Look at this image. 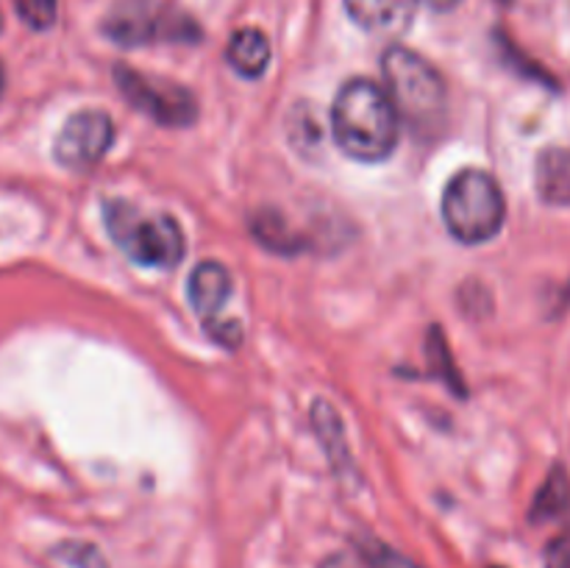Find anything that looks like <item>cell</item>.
<instances>
[{"instance_id":"e0dca14e","label":"cell","mask_w":570,"mask_h":568,"mask_svg":"<svg viewBox=\"0 0 570 568\" xmlns=\"http://www.w3.org/2000/svg\"><path fill=\"white\" fill-rule=\"evenodd\" d=\"M365 557L371 568H421L415 560H410V557L401 555V551L390 549V546L379 543V540H373V543L367 546Z\"/></svg>"},{"instance_id":"8fae6325","label":"cell","mask_w":570,"mask_h":568,"mask_svg":"<svg viewBox=\"0 0 570 568\" xmlns=\"http://www.w3.org/2000/svg\"><path fill=\"white\" fill-rule=\"evenodd\" d=\"M228 65L245 78H259L271 65V42L259 28H239L228 42Z\"/></svg>"},{"instance_id":"7402d4cb","label":"cell","mask_w":570,"mask_h":568,"mask_svg":"<svg viewBox=\"0 0 570 568\" xmlns=\"http://www.w3.org/2000/svg\"><path fill=\"white\" fill-rule=\"evenodd\" d=\"M0 28H3V17H0Z\"/></svg>"},{"instance_id":"d6986e66","label":"cell","mask_w":570,"mask_h":568,"mask_svg":"<svg viewBox=\"0 0 570 568\" xmlns=\"http://www.w3.org/2000/svg\"><path fill=\"white\" fill-rule=\"evenodd\" d=\"M321 568H354V562H351L345 555H334L328 557V560H323Z\"/></svg>"},{"instance_id":"ac0fdd59","label":"cell","mask_w":570,"mask_h":568,"mask_svg":"<svg viewBox=\"0 0 570 568\" xmlns=\"http://www.w3.org/2000/svg\"><path fill=\"white\" fill-rule=\"evenodd\" d=\"M546 568H570V532H562L546 549Z\"/></svg>"},{"instance_id":"3957f363","label":"cell","mask_w":570,"mask_h":568,"mask_svg":"<svg viewBox=\"0 0 570 568\" xmlns=\"http://www.w3.org/2000/svg\"><path fill=\"white\" fill-rule=\"evenodd\" d=\"M507 217L504 193L490 173L460 170L443 193V221L451 237L465 245H482L501 232Z\"/></svg>"},{"instance_id":"277c9868","label":"cell","mask_w":570,"mask_h":568,"mask_svg":"<svg viewBox=\"0 0 570 568\" xmlns=\"http://www.w3.org/2000/svg\"><path fill=\"white\" fill-rule=\"evenodd\" d=\"M382 70L390 100L401 117H406L415 126L438 120L445 106V84L443 76L423 56L395 45L384 53Z\"/></svg>"},{"instance_id":"7a4b0ae2","label":"cell","mask_w":570,"mask_h":568,"mask_svg":"<svg viewBox=\"0 0 570 568\" xmlns=\"http://www.w3.org/2000/svg\"><path fill=\"white\" fill-rule=\"evenodd\" d=\"M106 232L131 262L145 267H176L184 259V232L170 215H145L128 200L104 204Z\"/></svg>"},{"instance_id":"ffe728a7","label":"cell","mask_w":570,"mask_h":568,"mask_svg":"<svg viewBox=\"0 0 570 568\" xmlns=\"http://www.w3.org/2000/svg\"><path fill=\"white\" fill-rule=\"evenodd\" d=\"M423 3H429L432 9H438V11H449V9H454L460 0H423Z\"/></svg>"},{"instance_id":"6da1fadb","label":"cell","mask_w":570,"mask_h":568,"mask_svg":"<svg viewBox=\"0 0 570 568\" xmlns=\"http://www.w3.org/2000/svg\"><path fill=\"white\" fill-rule=\"evenodd\" d=\"M334 143L360 161L387 159L399 143V109L387 89L367 78H354L332 106Z\"/></svg>"},{"instance_id":"5b68a950","label":"cell","mask_w":570,"mask_h":568,"mask_svg":"<svg viewBox=\"0 0 570 568\" xmlns=\"http://www.w3.org/2000/svg\"><path fill=\"white\" fill-rule=\"evenodd\" d=\"M115 78L128 104L142 115L154 117L161 126H189L198 117V104H195L193 92L178 87V84L150 78L145 72L131 70V67H117Z\"/></svg>"},{"instance_id":"4fadbf2b","label":"cell","mask_w":570,"mask_h":568,"mask_svg":"<svg viewBox=\"0 0 570 568\" xmlns=\"http://www.w3.org/2000/svg\"><path fill=\"white\" fill-rule=\"evenodd\" d=\"M254 234L262 245L278 251V254H293L301 248V237L293 234V228L278 212H259L254 217Z\"/></svg>"},{"instance_id":"5bb4252c","label":"cell","mask_w":570,"mask_h":568,"mask_svg":"<svg viewBox=\"0 0 570 568\" xmlns=\"http://www.w3.org/2000/svg\"><path fill=\"white\" fill-rule=\"evenodd\" d=\"M312 418H315L317 434L323 438V445L328 449V457H332L334 466H340V457L345 454V440H343V423H340L337 410L328 407L326 401H317L315 410H312Z\"/></svg>"},{"instance_id":"9c48e42d","label":"cell","mask_w":570,"mask_h":568,"mask_svg":"<svg viewBox=\"0 0 570 568\" xmlns=\"http://www.w3.org/2000/svg\"><path fill=\"white\" fill-rule=\"evenodd\" d=\"M228 295H232V273L215 259L200 262L189 276V301H193L195 312L204 317V323L217 321Z\"/></svg>"},{"instance_id":"2e32d148","label":"cell","mask_w":570,"mask_h":568,"mask_svg":"<svg viewBox=\"0 0 570 568\" xmlns=\"http://www.w3.org/2000/svg\"><path fill=\"white\" fill-rule=\"evenodd\" d=\"M56 557H61L72 568H106V560L100 557V551L89 543H61L56 549Z\"/></svg>"},{"instance_id":"52a82bcc","label":"cell","mask_w":570,"mask_h":568,"mask_svg":"<svg viewBox=\"0 0 570 568\" xmlns=\"http://www.w3.org/2000/svg\"><path fill=\"white\" fill-rule=\"evenodd\" d=\"M106 33L120 45H142L156 39H195L198 28L184 17L161 14L148 3H126L106 20Z\"/></svg>"},{"instance_id":"9a60e30c","label":"cell","mask_w":570,"mask_h":568,"mask_svg":"<svg viewBox=\"0 0 570 568\" xmlns=\"http://www.w3.org/2000/svg\"><path fill=\"white\" fill-rule=\"evenodd\" d=\"M17 14L22 17V22L37 31L53 26L56 20V0H14Z\"/></svg>"},{"instance_id":"44dd1931","label":"cell","mask_w":570,"mask_h":568,"mask_svg":"<svg viewBox=\"0 0 570 568\" xmlns=\"http://www.w3.org/2000/svg\"><path fill=\"white\" fill-rule=\"evenodd\" d=\"M0 95H3V70H0Z\"/></svg>"},{"instance_id":"30bf717a","label":"cell","mask_w":570,"mask_h":568,"mask_svg":"<svg viewBox=\"0 0 570 568\" xmlns=\"http://www.w3.org/2000/svg\"><path fill=\"white\" fill-rule=\"evenodd\" d=\"M538 195L551 206H570V150L546 148L534 167Z\"/></svg>"},{"instance_id":"7c38bea8","label":"cell","mask_w":570,"mask_h":568,"mask_svg":"<svg viewBox=\"0 0 570 568\" xmlns=\"http://www.w3.org/2000/svg\"><path fill=\"white\" fill-rule=\"evenodd\" d=\"M568 510H570V479L566 468L557 466L554 471L549 473L543 488H540L529 516H532L534 523H546V521H554V518H562Z\"/></svg>"},{"instance_id":"ba28073f","label":"cell","mask_w":570,"mask_h":568,"mask_svg":"<svg viewBox=\"0 0 570 568\" xmlns=\"http://www.w3.org/2000/svg\"><path fill=\"white\" fill-rule=\"evenodd\" d=\"M345 9L365 31L399 37L415 17V0H345Z\"/></svg>"},{"instance_id":"8992f818","label":"cell","mask_w":570,"mask_h":568,"mask_svg":"<svg viewBox=\"0 0 570 568\" xmlns=\"http://www.w3.org/2000/svg\"><path fill=\"white\" fill-rule=\"evenodd\" d=\"M115 143V123L106 111H76L53 143V156L67 170L83 173L98 165Z\"/></svg>"}]
</instances>
